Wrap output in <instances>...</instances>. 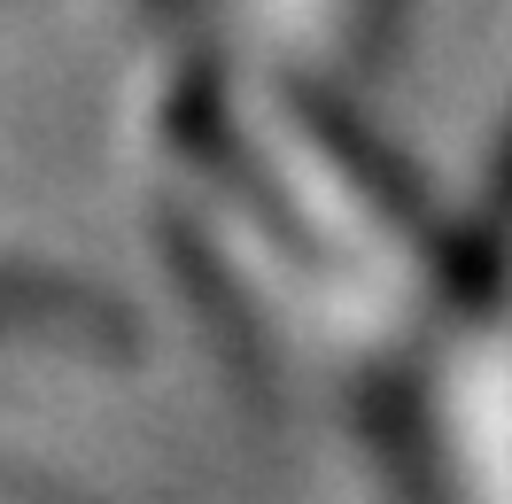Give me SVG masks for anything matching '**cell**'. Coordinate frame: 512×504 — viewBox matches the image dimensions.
<instances>
[{"label":"cell","mask_w":512,"mask_h":504,"mask_svg":"<svg viewBox=\"0 0 512 504\" xmlns=\"http://www.w3.org/2000/svg\"><path fill=\"white\" fill-rule=\"evenodd\" d=\"M225 8L241 16L256 63H280V70L319 78L326 63H342L357 47L373 0H225Z\"/></svg>","instance_id":"obj_2"},{"label":"cell","mask_w":512,"mask_h":504,"mask_svg":"<svg viewBox=\"0 0 512 504\" xmlns=\"http://www.w3.org/2000/svg\"><path fill=\"white\" fill-rule=\"evenodd\" d=\"M404 373V427L412 473L427 504H512V349L435 295L419 334L396 349Z\"/></svg>","instance_id":"obj_1"},{"label":"cell","mask_w":512,"mask_h":504,"mask_svg":"<svg viewBox=\"0 0 512 504\" xmlns=\"http://www.w3.org/2000/svg\"><path fill=\"white\" fill-rule=\"evenodd\" d=\"M450 295H458V311L474 318V326H489L512 349V187H505V218L489 233V249L466 272H450Z\"/></svg>","instance_id":"obj_3"}]
</instances>
